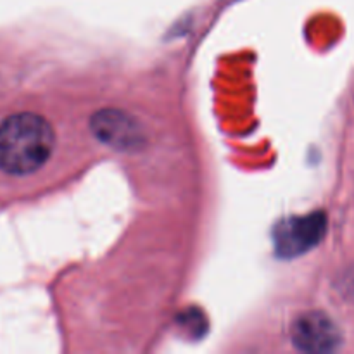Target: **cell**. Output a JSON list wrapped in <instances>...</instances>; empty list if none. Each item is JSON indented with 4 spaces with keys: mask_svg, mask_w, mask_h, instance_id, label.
Instances as JSON below:
<instances>
[{
    "mask_svg": "<svg viewBox=\"0 0 354 354\" xmlns=\"http://www.w3.org/2000/svg\"><path fill=\"white\" fill-rule=\"evenodd\" d=\"M325 227H327V220H325L324 213L286 221L283 227L277 232V244H279L280 254L297 256L301 252H306L308 249L320 242L325 234Z\"/></svg>",
    "mask_w": 354,
    "mask_h": 354,
    "instance_id": "obj_4",
    "label": "cell"
},
{
    "mask_svg": "<svg viewBox=\"0 0 354 354\" xmlns=\"http://www.w3.org/2000/svg\"><path fill=\"white\" fill-rule=\"evenodd\" d=\"M292 344L304 353H330L341 346L342 335L330 317L310 311L297 318L290 328Z\"/></svg>",
    "mask_w": 354,
    "mask_h": 354,
    "instance_id": "obj_3",
    "label": "cell"
},
{
    "mask_svg": "<svg viewBox=\"0 0 354 354\" xmlns=\"http://www.w3.org/2000/svg\"><path fill=\"white\" fill-rule=\"evenodd\" d=\"M92 131L100 142L118 151H135L145 144L140 123L120 109H102L93 114Z\"/></svg>",
    "mask_w": 354,
    "mask_h": 354,
    "instance_id": "obj_2",
    "label": "cell"
},
{
    "mask_svg": "<svg viewBox=\"0 0 354 354\" xmlns=\"http://www.w3.org/2000/svg\"><path fill=\"white\" fill-rule=\"evenodd\" d=\"M50 123L35 113H17L0 123V171L30 175L38 171L54 151Z\"/></svg>",
    "mask_w": 354,
    "mask_h": 354,
    "instance_id": "obj_1",
    "label": "cell"
}]
</instances>
